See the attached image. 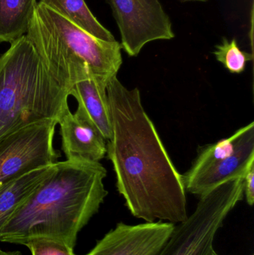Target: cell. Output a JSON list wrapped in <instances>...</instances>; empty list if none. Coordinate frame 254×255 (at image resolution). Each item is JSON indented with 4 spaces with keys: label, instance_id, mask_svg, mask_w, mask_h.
I'll list each match as a JSON object with an SVG mask.
<instances>
[{
    "label": "cell",
    "instance_id": "11",
    "mask_svg": "<svg viewBox=\"0 0 254 255\" xmlns=\"http://www.w3.org/2000/svg\"><path fill=\"white\" fill-rule=\"evenodd\" d=\"M107 82L90 75L77 82L69 91L90 121L98 128L106 140L111 136Z\"/></svg>",
    "mask_w": 254,
    "mask_h": 255
},
{
    "label": "cell",
    "instance_id": "14",
    "mask_svg": "<svg viewBox=\"0 0 254 255\" xmlns=\"http://www.w3.org/2000/svg\"><path fill=\"white\" fill-rule=\"evenodd\" d=\"M40 2L97 38L114 41V36L92 14L85 0H40Z\"/></svg>",
    "mask_w": 254,
    "mask_h": 255
},
{
    "label": "cell",
    "instance_id": "18",
    "mask_svg": "<svg viewBox=\"0 0 254 255\" xmlns=\"http://www.w3.org/2000/svg\"><path fill=\"white\" fill-rule=\"evenodd\" d=\"M244 194L247 203L252 206L254 203V165L245 175Z\"/></svg>",
    "mask_w": 254,
    "mask_h": 255
},
{
    "label": "cell",
    "instance_id": "10",
    "mask_svg": "<svg viewBox=\"0 0 254 255\" xmlns=\"http://www.w3.org/2000/svg\"><path fill=\"white\" fill-rule=\"evenodd\" d=\"M62 150L67 160L99 162L107 154L106 139L87 115L78 107H67L58 120Z\"/></svg>",
    "mask_w": 254,
    "mask_h": 255
},
{
    "label": "cell",
    "instance_id": "1",
    "mask_svg": "<svg viewBox=\"0 0 254 255\" xmlns=\"http://www.w3.org/2000/svg\"><path fill=\"white\" fill-rule=\"evenodd\" d=\"M107 94L111 126L107 154L127 208L146 223L185 221L183 175L145 111L138 88L128 90L116 76L107 83Z\"/></svg>",
    "mask_w": 254,
    "mask_h": 255
},
{
    "label": "cell",
    "instance_id": "17",
    "mask_svg": "<svg viewBox=\"0 0 254 255\" xmlns=\"http://www.w3.org/2000/svg\"><path fill=\"white\" fill-rule=\"evenodd\" d=\"M32 255H76L67 244L48 238H34L25 245Z\"/></svg>",
    "mask_w": 254,
    "mask_h": 255
},
{
    "label": "cell",
    "instance_id": "20",
    "mask_svg": "<svg viewBox=\"0 0 254 255\" xmlns=\"http://www.w3.org/2000/svg\"><path fill=\"white\" fill-rule=\"evenodd\" d=\"M205 255H220L219 254H218L217 253H216V251H215L214 249L212 248L211 250H210V251L208 252V253H207Z\"/></svg>",
    "mask_w": 254,
    "mask_h": 255
},
{
    "label": "cell",
    "instance_id": "16",
    "mask_svg": "<svg viewBox=\"0 0 254 255\" xmlns=\"http://www.w3.org/2000/svg\"><path fill=\"white\" fill-rule=\"evenodd\" d=\"M216 60L234 74H240L246 70V64L253 60V55L241 50L236 39L229 40L223 37L222 43L216 45L213 52Z\"/></svg>",
    "mask_w": 254,
    "mask_h": 255
},
{
    "label": "cell",
    "instance_id": "6",
    "mask_svg": "<svg viewBox=\"0 0 254 255\" xmlns=\"http://www.w3.org/2000/svg\"><path fill=\"white\" fill-rule=\"evenodd\" d=\"M58 121L44 120L21 128L0 141V187L39 168L58 162L54 147Z\"/></svg>",
    "mask_w": 254,
    "mask_h": 255
},
{
    "label": "cell",
    "instance_id": "13",
    "mask_svg": "<svg viewBox=\"0 0 254 255\" xmlns=\"http://www.w3.org/2000/svg\"><path fill=\"white\" fill-rule=\"evenodd\" d=\"M37 0H0V43H13L28 32Z\"/></svg>",
    "mask_w": 254,
    "mask_h": 255
},
{
    "label": "cell",
    "instance_id": "5",
    "mask_svg": "<svg viewBox=\"0 0 254 255\" xmlns=\"http://www.w3.org/2000/svg\"><path fill=\"white\" fill-rule=\"evenodd\" d=\"M244 178L228 180L201 196L195 211L174 226L157 255L207 254L228 214L244 199Z\"/></svg>",
    "mask_w": 254,
    "mask_h": 255
},
{
    "label": "cell",
    "instance_id": "3",
    "mask_svg": "<svg viewBox=\"0 0 254 255\" xmlns=\"http://www.w3.org/2000/svg\"><path fill=\"white\" fill-rule=\"evenodd\" d=\"M25 35L48 71L68 93L90 75L108 83L122 66L119 42L97 38L40 1Z\"/></svg>",
    "mask_w": 254,
    "mask_h": 255
},
{
    "label": "cell",
    "instance_id": "4",
    "mask_svg": "<svg viewBox=\"0 0 254 255\" xmlns=\"http://www.w3.org/2000/svg\"><path fill=\"white\" fill-rule=\"evenodd\" d=\"M69 97L26 35L15 40L0 55V141L34 123L58 122Z\"/></svg>",
    "mask_w": 254,
    "mask_h": 255
},
{
    "label": "cell",
    "instance_id": "2",
    "mask_svg": "<svg viewBox=\"0 0 254 255\" xmlns=\"http://www.w3.org/2000/svg\"><path fill=\"white\" fill-rule=\"evenodd\" d=\"M100 162H56L52 173L20 205L0 231V242L25 245L34 238L74 248L78 234L98 212L108 192Z\"/></svg>",
    "mask_w": 254,
    "mask_h": 255
},
{
    "label": "cell",
    "instance_id": "9",
    "mask_svg": "<svg viewBox=\"0 0 254 255\" xmlns=\"http://www.w3.org/2000/svg\"><path fill=\"white\" fill-rule=\"evenodd\" d=\"M237 133L232 154L197 175H183L186 191L201 197L228 180L245 177L254 165V123L239 129Z\"/></svg>",
    "mask_w": 254,
    "mask_h": 255
},
{
    "label": "cell",
    "instance_id": "15",
    "mask_svg": "<svg viewBox=\"0 0 254 255\" xmlns=\"http://www.w3.org/2000/svg\"><path fill=\"white\" fill-rule=\"evenodd\" d=\"M238 133L236 131L232 136L222 139L216 143L206 146L200 151L195 163L184 176H193L208 169L213 164L232 154L235 149Z\"/></svg>",
    "mask_w": 254,
    "mask_h": 255
},
{
    "label": "cell",
    "instance_id": "8",
    "mask_svg": "<svg viewBox=\"0 0 254 255\" xmlns=\"http://www.w3.org/2000/svg\"><path fill=\"white\" fill-rule=\"evenodd\" d=\"M174 226L160 221L135 226L119 223L85 255H157Z\"/></svg>",
    "mask_w": 254,
    "mask_h": 255
},
{
    "label": "cell",
    "instance_id": "12",
    "mask_svg": "<svg viewBox=\"0 0 254 255\" xmlns=\"http://www.w3.org/2000/svg\"><path fill=\"white\" fill-rule=\"evenodd\" d=\"M55 163L39 168L0 187V231L28 196L52 173Z\"/></svg>",
    "mask_w": 254,
    "mask_h": 255
},
{
    "label": "cell",
    "instance_id": "21",
    "mask_svg": "<svg viewBox=\"0 0 254 255\" xmlns=\"http://www.w3.org/2000/svg\"><path fill=\"white\" fill-rule=\"evenodd\" d=\"M180 1H182V2H186V1H207L208 0H179Z\"/></svg>",
    "mask_w": 254,
    "mask_h": 255
},
{
    "label": "cell",
    "instance_id": "7",
    "mask_svg": "<svg viewBox=\"0 0 254 255\" xmlns=\"http://www.w3.org/2000/svg\"><path fill=\"white\" fill-rule=\"evenodd\" d=\"M121 34V46L129 56L145 45L174 38L169 16L160 0H108Z\"/></svg>",
    "mask_w": 254,
    "mask_h": 255
},
{
    "label": "cell",
    "instance_id": "19",
    "mask_svg": "<svg viewBox=\"0 0 254 255\" xmlns=\"http://www.w3.org/2000/svg\"><path fill=\"white\" fill-rule=\"evenodd\" d=\"M0 255H21L19 252H5L0 249Z\"/></svg>",
    "mask_w": 254,
    "mask_h": 255
}]
</instances>
